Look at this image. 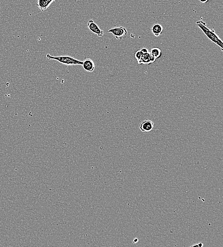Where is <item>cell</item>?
<instances>
[{
  "mask_svg": "<svg viewBox=\"0 0 223 247\" xmlns=\"http://www.w3.org/2000/svg\"><path fill=\"white\" fill-rule=\"evenodd\" d=\"M196 25L202 32L206 35L207 38L210 39L211 41L216 44L217 46L221 48L222 51L223 50V43L219 37L216 35L215 31L212 30H210L206 27V24L204 22L201 21L196 22Z\"/></svg>",
  "mask_w": 223,
  "mask_h": 247,
  "instance_id": "cell-1",
  "label": "cell"
},
{
  "mask_svg": "<svg viewBox=\"0 0 223 247\" xmlns=\"http://www.w3.org/2000/svg\"><path fill=\"white\" fill-rule=\"evenodd\" d=\"M46 58L49 59L55 60L58 61L62 64L66 66H78L82 65L83 61H80L76 59L72 56L68 55H62V56H54L49 54L46 55Z\"/></svg>",
  "mask_w": 223,
  "mask_h": 247,
  "instance_id": "cell-2",
  "label": "cell"
},
{
  "mask_svg": "<svg viewBox=\"0 0 223 247\" xmlns=\"http://www.w3.org/2000/svg\"><path fill=\"white\" fill-rule=\"evenodd\" d=\"M108 32L113 34L117 40H121L126 38L127 34V30L123 27H114L108 30Z\"/></svg>",
  "mask_w": 223,
  "mask_h": 247,
  "instance_id": "cell-3",
  "label": "cell"
},
{
  "mask_svg": "<svg viewBox=\"0 0 223 247\" xmlns=\"http://www.w3.org/2000/svg\"><path fill=\"white\" fill-rule=\"evenodd\" d=\"M87 27L91 32L98 35V36L102 37L103 36L104 33L103 30L100 29L96 23H95L93 20H89L88 22Z\"/></svg>",
  "mask_w": 223,
  "mask_h": 247,
  "instance_id": "cell-4",
  "label": "cell"
},
{
  "mask_svg": "<svg viewBox=\"0 0 223 247\" xmlns=\"http://www.w3.org/2000/svg\"><path fill=\"white\" fill-rule=\"evenodd\" d=\"M154 124L151 120L146 119L142 121L139 125V129L143 132H149L153 130Z\"/></svg>",
  "mask_w": 223,
  "mask_h": 247,
  "instance_id": "cell-5",
  "label": "cell"
},
{
  "mask_svg": "<svg viewBox=\"0 0 223 247\" xmlns=\"http://www.w3.org/2000/svg\"><path fill=\"white\" fill-rule=\"evenodd\" d=\"M83 67L86 72H92L95 68V64L91 58H86L83 61Z\"/></svg>",
  "mask_w": 223,
  "mask_h": 247,
  "instance_id": "cell-6",
  "label": "cell"
},
{
  "mask_svg": "<svg viewBox=\"0 0 223 247\" xmlns=\"http://www.w3.org/2000/svg\"><path fill=\"white\" fill-rule=\"evenodd\" d=\"M151 30L154 36L158 37L162 34L163 31V28L161 25L159 23H155V24H153L152 26Z\"/></svg>",
  "mask_w": 223,
  "mask_h": 247,
  "instance_id": "cell-7",
  "label": "cell"
},
{
  "mask_svg": "<svg viewBox=\"0 0 223 247\" xmlns=\"http://www.w3.org/2000/svg\"><path fill=\"white\" fill-rule=\"evenodd\" d=\"M138 64L149 65L151 64V53L148 52L142 54V57L140 61L138 62Z\"/></svg>",
  "mask_w": 223,
  "mask_h": 247,
  "instance_id": "cell-8",
  "label": "cell"
},
{
  "mask_svg": "<svg viewBox=\"0 0 223 247\" xmlns=\"http://www.w3.org/2000/svg\"><path fill=\"white\" fill-rule=\"evenodd\" d=\"M51 2L49 1V0H38L37 6L39 9L41 11H45L49 7Z\"/></svg>",
  "mask_w": 223,
  "mask_h": 247,
  "instance_id": "cell-9",
  "label": "cell"
},
{
  "mask_svg": "<svg viewBox=\"0 0 223 247\" xmlns=\"http://www.w3.org/2000/svg\"><path fill=\"white\" fill-rule=\"evenodd\" d=\"M151 54L153 55L156 58H159L161 57L162 55L161 51L158 48H152L150 52Z\"/></svg>",
  "mask_w": 223,
  "mask_h": 247,
  "instance_id": "cell-10",
  "label": "cell"
},
{
  "mask_svg": "<svg viewBox=\"0 0 223 247\" xmlns=\"http://www.w3.org/2000/svg\"><path fill=\"white\" fill-rule=\"evenodd\" d=\"M142 54H142V52H141L140 50H138V51H136V53L135 54V57L136 59H137L138 62L140 61V60L141 58L142 57Z\"/></svg>",
  "mask_w": 223,
  "mask_h": 247,
  "instance_id": "cell-11",
  "label": "cell"
},
{
  "mask_svg": "<svg viewBox=\"0 0 223 247\" xmlns=\"http://www.w3.org/2000/svg\"><path fill=\"white\" fill-rule=\"evenodd\" d=\"M140 51L141 52H142V54L146 53H147V52H148V49L146 48H141Z\"/></svg>",
  "mask_w": 223,
  "mask_h": 247,
  "instance_id": "cell-12",
  "label": "cell"
},
{
  "mask_svg": "<svg viewBox=\"0 0 223 247\" xmlns=\"http://www.w3.org/2000/svg\"><path fill=\"white\" fill-rule=\"evenodd\" d=\"M156 60V58L155 57H154L153 55L151 53V63H152L154 62Z\"/></svg>",
  "mask_w": 223,
  "mask_h": 247,
  "instance_id": "cell-13",
  "label": "cell"
},
{
  "mask_svg": "<svg viewBox=\"0 0 223 247\" xmlns=\"http://www.w3.org/2000/svg\"><path fill=\"white\" fill-rule=\"evenodd\" d=\"M193 246V247H195V246H196V247H202V246H203V244L202 243H201H201H198L196 244L195 245H193V246Z\"/></svg>",
  "mask_w": 223,
  "mask_h": 247,
  "instance_id": "cell-14",
  "label": "cell"
},
{
  "mask_svg": "<svg viewBox=\"0 0 223 247\" xmlns=\"http://www.w3.org/2000/svg\"><path fill=\"white\" fill-rule=\"evenodd\" d=\"M200 3H202V4H206L209 1V0H199Z\"/></svg>",
  "mask_w": 223,
  "mask_h": 247,
  "instance_id": "cell-15",
  "label": "cell"
},
{
  "mask_svg": "<svg viewBox=\"0 0 223 247\" xmlns=\"http://www.w3.org/2000/svg\"><path fill=\"white\" fill-rule=\"evenodd\" d=\"M138 241V239L137 238H136V239H135L134 240L133 242L134 243H137V242Z\"/></svg>",
  "mask_w": 223,
  "mask_h": 247,
  "instance_id": "cell-16",
  "label": "cell"
},
{
  "mask_svg": "<svg viewBox=\"0 0 223 247\" xmlns=\"http://www.w3.org/2000/svg\"><path fill=\"white\" fill-rule=\"evenodd\" d=\"M49 1H51V3H52L53 1H55V0H49Z\"/></svg>",
  "mask_w": 223,
  "mask_h": 247,
  "instance_id": "cell-17",
  "label": "cell"
},
{
  "mask_svg": "<svg viewBox=\"0 0 223 247\" xmlns=\"http://www.w3.org/2000/svg\"><path fill=\"white\" fill-rule=\"evenodd\" d=\"M210 1H211V0H210Z\"/></svg>",
  "mask_w": 223,
  "mask_h": 247,
  "instance_id": "cell-18",
  "label": "cell"
}]
</instances>
